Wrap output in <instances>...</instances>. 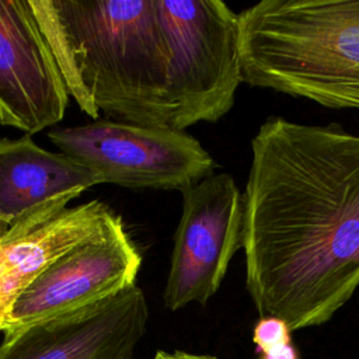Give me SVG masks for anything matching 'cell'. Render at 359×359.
Instances as JSON below:
<instances>
[{
	"instance_id": "3957f363",
	"label": "cell",
	"mask_w": 359,
	"mask_h": 359,
	"mask_svg": "<svg viewBox=\"0 0 359 359\" xmlns=\"http://www.w3.org/2000/svg\"><path fill=\"white\" fill-rule=\"evenodd\" d=\"M243 81L359 109V0H262L238 13Z\"/></svg>"
},
{
	"instance_id": "6da1fadb",
	"label": "cell",
	"mask_w": 359,
	"mask_h": 359,
	"mask_svg": "<svg viewBox=\"0 0 359 359\" xmlns=\"http://www.w3.org/2000/svg\"><path fill=\"white\" fill-rule=\"evenodd\" d=\"M245 287L290 331L327 323L359 287V135L269 116L243 194Z\"/></svg>"
},
{
	"instance_id": "4fadbf2b",
	"label": "cell",
	"mask_w": 359,
	"mask_h": 359,
	"mask_svg": "<svg viewBox=\"0 0 359 359\" xmlns=\"http://www.w3.org/2000/svg\"><path fill=\"white\" fill-rule=\"evenodd\" d=\"M259 359H299V352L292 344H286L259 353Z\"/></svg>"
},
{
	"instance_id": "277c9868",
	"label": "cell",
	"mask_w": 359,
	"mask_h": 359,
	"mask_svg": "<svg viewBox=\"0 0 359 359\" xmlns=\"http://www.w3.org/2000/svg\"><path fill=\"white\" fill-rule=\"evenodd\" d=\"M158 8L174 52L171 128L217 122L243 81L238 14L222 0H158Z\"/></svg>"
},
{
	"instance_id": "7a4b0ae2",
	"label": "cell",
	"mask_w": 359,
	"mask_h": 359,
	"mask_svg": "<svg viewBox=\"0 0 359 359\" xmlns=\"http://www.w3.org/2000/svg\"><path fill=\"white\" fill-rule=\"evenodd\" d=\"M28 1L84 114L171 128L174 52L158 0Z\"/></svg>"
},
{
	"instance_id": "52a82bcc",
	"label": "cell",
	"mask_w": 359,
	"mask_h": 359,
	"mask_svg": "<svg viewBox=\"0 0 359 359\" xmlns=\"http://www.w3.org/2000/svg\"><path fill=\"white\" fill-rule=\"evenodd\" d=\"M149 307L132 285L94 303L4 330L0 359H132Z\"/></svg>"
},
{
	"instance_id": "5b68a950",
	"label": "cell",
	"mask_w": 359,
	"mask_h": 359,
	"mask_svg": "<svg viewBox=\"0 0 359 359\" xmlns=\"http://www.w3.org/2000/svg\"><path fill=\"white\" fill-rule=\"evenodd\" d=\"M60 153L91 170L100 184L182 191L213 174L209 151L187 130L97 119L49 132Z\"/></svg>"
},
{
	"instance_id": "30bf717a",
	"label": "cell",
	"mask_w": 359,
	"mask_h": 359,
	"mask_svg": "<svg viewBox=\"0 0 359 359\" xmlns=\"http://www.w3.org/2000/svg\"><path fill=\"white\" fill-rule=\"evenodd\" d=\"M97 184L91 170L28 135L0 139V240L32 230Z\"/></svg>"
},
{
	"instance_id": "9c48e42d",
	"label": "cell",
	"mask_w": 359,
	"mask_h": 359,
	"mask_svg": "<svg viewBox=\"0 0 359 359\" xmlns=\"http://www.w3.org/2000/svg\"><path fill=\"white\" fill-rule=\"evenodd\" d=\"M69 93L28 0H0V125L27 135L59 123Z\"/></svg>"
},
{
	"instance_id": "7c38bea8",
	"label": "cell",
	"mask_w": 359,
	"mask_h": 359,
	"mask_svg": "<svg viewBox=\"0 0 359 359\" xmlns=\"http://www.w3.org/2000/svg\"><path fill=\"white\" fill-rule=\"evenodd\" d=\"M290 330L276 317H261L252 330V342L258 353L290 344Z\"/></svg>"
},
{
	"instance_id": "8fae6325",
	"label": "cell",
	"mask_w": 359,
	"mask_h": 359,
	"mask_svg": "<svg viewBox=\"0 0 359 359\" xmlns=\"http://www.w3.org/2000/svg\"><path fill=\"white\" fill-rule=\"evenodd\" d=\"M122 224L100 201H91L38 224L32 230L0 240V331L18 294L50 264L74 247Z\"/></svg>"
},
{
	"instance_id": "5bb4252c",
	"label": "cell",
	"mask_w": 359,
	"mask_h": 359,
	"mask_svg": "<svg viewBox=\"0 0 359 359\" xmlns=\"http://www.w3.org/2000/svg\"><path fill=\"white\" fill-rule=\"evenodd\" d=\"M153 359H217L212 355H202V353H189L182 351H174V352H165V351H157Z\"/></svg>"
},
{
	"instance_id": "8992f818",
	"label": "cell",
	"mask_w": 359,
	"mask_h": 359,
	"mask_svg": "<svg viewBox=\"0 0 359 359\" xmlns=\"http://www.w3.org/2000/svg\"><path fill=\"white\" fill-rule=\"evenodd\" d=\"M163 293L170 310L206 304L219 290L241 247L243 194L227 172L210 174L184 188Z\"/></svg>"
},
{
	"instance_id": "ba28073f",
	"label": "cell",
	"mask_w": 359,
	"mask_h": 359,
	"mask_svg": "<svg viewBox=\"0 0 359 359\" xmlns=\"http://www.w3.org/2000/svg\"><path fill=\"white\" fill-rule=\"evenodd\" d=\"M142 255L122 223L74 247L43 269L13 303L6 330L94 303L136 285Z\"/></svg>"
}]
</instances>
